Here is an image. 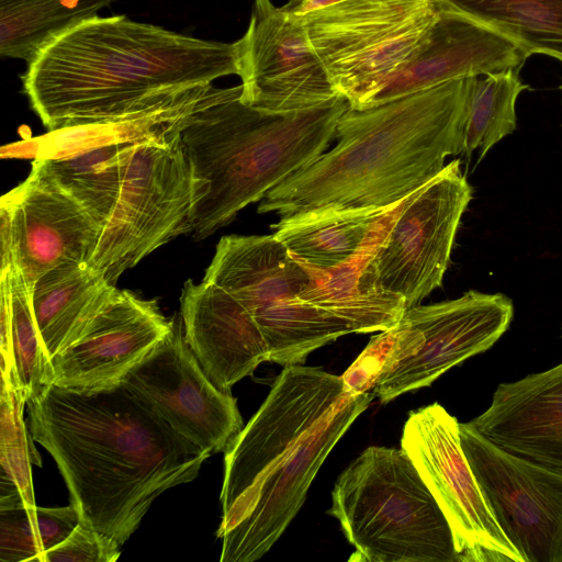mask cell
<instances>
[{
    "label": "cell",
    "instance_id": "obj_12",
    "mask_svg": "<svg viewBox=\"0 0 562 562\" xmlns=\"http://www.w3.org/2000/svg\"><path fill=\"white\" fill-rule=\"evenodd\" d=\"M347 394L341 376L316 367H283L260 408L225 450L223 516Z\"/></svg>",
    "mask_w": 562,
    "mask_h": 562
},
{
    "label": "cell",
    "instance_id": "obj_15",
    "mask_svg": "<svg viewBox=\"0 0 562 562\" xmlns=\"http://www.w3.org/2000/svg\"><path fill=\"white\" fill-rule=\"evenodd\" d=\"M513 315L506 295L474 290L454 300L407 308L403 318L420 333L422 345L413 357L381 375L372 393L386 404L429 386L452 367L490 349L508 329Z\"/></svg>",
    "mask_w": 562,
    "mask_h": 562
},
{
    "label": "cell",
    "instance_id": "obj_33",
    "mask_svg": "<svg viewBox=\"0 0 562 562\" xmlns=\"http://www.w3.org/2000/svg\"><path fill=\"white\" fill-rule=\"evenodd\" d=\"M396 337L395 326L373 336L359 357L341 375L353 395L373 391Z\"/></svg>",
    "mask_w": 562,
    "mask_h": 562
},
{
    "label": "cell",
    "instance_id": "obj_27",
    "mask_svg": "<svg viewBox=\"0 0 562 562\" xmlns=\"http://www.w3.org/2000/svg\"><path fill=\"white\" fill-rule=\"evenodd\" d=\"M515 41L528 56L562 61V0H435Z\"/></svg>",
    "mask_w": 562,
    "mask_h": 562
},
{
    "label": "cell",
    "instance_id": "obj_36",
    "mask_svg": "<svg viewBox=\"0 0 562 562\" xmlns=\"http://www.w3.org/2000/svg\"><path fill=\"white\" fill-rule=\"evenodd\" d=\"M561 329H562V327H561Z\"/></svg>",
    "mask_w": 562,
    "mask_h": 562
},
{
    "label": "cell",
    "instance_id": "obj_7",
    "mask_svg": "<svg viewBox=\"0 0 562 562\" xmlns=\"http://www.w3.org/2000/svg\"><path fill=\"white\" fill-rule=\"evenodd\" d=\"M437 15L435 0H340L293 21L337 93L366 109L418 55Z\"/></svg>",
    "mask_w": 562,
    "mask_h": 562
},
{
    "label": "cell",
    "instance_id": "obj_17",
    "mask_svg": "<svg viewBox=\"0 0 562 562\" xmlns=\"http://www.w3.org/2000/svg\"><path fill=\"white\" fill-rule=\"evenodd\" d=\"M11 211L13 265L32 293L47 271L66 262L89 263L102 228L36 164L2 200Z\"/></svg>",
    "mask_w": 562,
    "mask_h": 562
},
{
    "label": "cell",
    "instance_id": "obj_34",
    "mask_svg": "<svg viewBox=\"0 0 562 562\" xmlns=\"http://www.w3.org/2000/svg\"><path fill=\"white\" fill-rule=\"evenodd\" d=\"M0 244L1 267L0 276L10 270L13 265V225L10 207L1 201L0 207Z\"/></svg>",
    "mask_w": 562,
    "mask_h": 562
},
{
    "label": "cell",
    "instance_id": "obj_20",
    "mask_svg": "<svg viewBox=\"0 0 562 562\" xmlns=\"http://www.w3.org/2000/svg\"><path fill=\"white\" fill-rule=\"evenodd\" d=\"M469 423L498 447L562 471V363L499 384Z\"/></svg>",
    "mask_w": 562,
    "mask_h": 562
},
{
    "label": "cell",
    "instance_id": "obj_22",
    "mask_svg": "<svg viewBox=\"0 0 562 562\" xmlns=\"http://www.w3.org/2000/svg\"><path fill=\"white\" fill-rule=\"evenodd\" d=\"M203 280L225 290L251 313L274 301L301 296L310 278L271 234L223 236Z\"/></svg>",
    "mask_w": 562,
    "mask_h": 562
},
{
    "label": "cell",
    "instance_id": "obj_35",
    "mask_svg": "<svg viewBox=\"0 0 562 562\" xmlns=\"http://www.w3.org/2000/svg\"><path fill=\"white\" fill-rule=\"evenodd\" d=\"M560 88H561V90H562V86H561Z\"/></svg>",
    "mask_w": 562,
    "mask_h": 562
},
{
    "label": "cell",
    "instance_id": "obj_29",
    "mask_svg": "<svg viewBox=\"0 0 562 562\" xmlns=\"http://www.w3.org/2000/svg\"><path fill=\"white\" fill-rule=\"evenodd\" d=\"M26 403L22 391L1 383L0 509L36 506L31 464L41 459L23 418Z\"/></svg>",
    "mask_w": 562,
    "mask_h": 562
},
{
    "label": "cell",
    "instance_id": "obj_19",
    "mask_svg": "<svg viewBox=\"0 0 562 562\" xmlns=\"http://www.w3.org/2000/svg\"><path fill=\"white\" fill-rule=\"evenodd\" d=\"M180 315L187 342L213 384L232 386L270 361L267 341L248 310L218 285L183 284Z\"/></svg>",
    "mask_w": 562,
    "mask_h": 562
},
{
    "label": "cell",
    "instance_id": "obj_21",
    "mask_svg": "<svg viewBox=\"0 0 562 562\" xmlns=\"http://www.w3.org/2000/svg\"><path fill=\"white\" fill-rule=\"evenodd\" d=\"M407 198L376 221L356 254L336 266L318 268L292 255L310 278L301 297L344 319L352 333L383 331L394 327L407 310L405 301L394 294L371 291L366 285L363 271Z\"/></svg>",
    "mask_w": 562,
    "mask_h": 562
},
{
    "label": "cell",
    "instance_id": "obj_18",
    "mask_svg": "<svg viewBox=\"0 0 562 562\" xmlns=\"http://www.w3.org/2000/svg\"><path fill=\"white\" fill-rule=\"evenodd\" d=\"M438 15L414 60L371 102L375 106L441 83L520 68L529 57L512 38L436 2Z\"/></svg>",
    "mask_w": 562,
    "mask_h": 562
},
{
    "label": "cell",
    "instance_id": "obj_1",
    "mask_svg": "<svg viewBox=\"0 0 562 562\" xmlns=\"http://www.w3.org/2000/svg\"><path fill=\"white\" fill-rule=\"evenodd\" d=\"M26 407L33 440L55 460L79 522L120 547L159 495L193 481L212 456L123 384L97 392L52 384Z\"/></svg>",
    "mask_w": 562,
    "mask_h": 562
},
{
    "label": "cell",
    "instance_id": "obj_8",
    "mask_svg": "<svg viewBox=\"0 0 562 562\" xmlns=\"http://www.w3.org/2000/svg\"><path fill=\"white\" fill-rule=\"evenodd\" d=\"M374 397L372 392L345 395L222 516L216 532L221 562H254L271 549L301 509L329 452Z\"/></svg>",
    "mask_w": 562,
    "mask_h": 562
},
{
    "label": "cell",
    "instance_id": "obj_26",
    "mask_svg": "<svg viewBox=\"0 0 562 562\" xmlns=\"http://www.w3.org/2000/svg\"><path fill=\"white\" fill-rule=\"evenodd\" d=\"M113 0H0V54L32 63Z\"/></svg>",
    "mask_w": 562,
    "mask_h": 562
},
{
    "label": "cell",
    "instance_id": "obj_2",
    "mask_svg": "<svg viewBox=\"0 0 562 562\" xmlns=\"http://www.w3.org/2000/svg\"><path fill=\"white\" fill-rule=\"evenodd\" d=\"M239 69L237 41L201 40L114 15L58 37L22 81L34 112L56 132L126 121Z\"/></svg>",
    "mask_w": 562,
    "mask_h": 562
},
{
    "label": "cell",
    "instance_id": "obj_30",
    "mask_svg": "<svg viewBox=\"0 0 562 562\" xmlns=\"http://www.w3.org/2000/svg\"><path fill=\"white\" fill-rule=\"evenodd\" d=\"M79 524L75 507L20 506L0 509V562H41Z\"/></svg>",
    "mask_w": 562,
    "mask_h": 562
},
{
    "label": "cell",
    "instance_id": "obj_6",
    "mask_svg": "<svg viewBox=\"0 0 562 562\" xmlns=\"http://www.w3.org/2000/svg\"><path fill=\"white\" fill-rule=\"evenodd\" d=\"M189 115L128 143L116 203L88 263L112 284L160 246L192 232L193 206L209 186L194 178L182 145Z\"/></svg>",
    "mask_w": 562,
    "mask_h": 562
},
{
    "label": "cell",
    "instance_id": "obj_31",
    "mask_svg": "<svg viewBox=\"0 0 562 562\" xmlns=\"http://www.w3.org/2000/svg\"><path fill=\"white\" fill-rule=\"evenodd\" d=\"M11 288V356L18 390L26 400L53 384L52 360L35 322L31 293L20 270L8 271Z\"/></svg>",
    "mask_w": 562,
    "mask_h": 562
},
{
    "label": "cell",
    "instance_id": "obj_14",
    "mask_svg": "<svg viewBox=\"0 0 562 562\" xmlns=\"http://www.w3.org/2000/svg\"><path fill=\"white\" fill-rule=\"evenodd\" d=\"M237 44L243 102L286 113L340 97L313 50L305 27L271 0H254L248 27Z\"/></svg>",
    "mask_w": 562,
    "mask_h": 562
},
{
    "label": "cell",
    "instance_id": "obj_13",
    "mask_svg": "<svg viewBox=\"0 0 562 562\" xmlns=\"http://www.w3.org/2000/svg\"><path fill=\"white\" fill-rule=\"evenodd\" d=\"M122 384L176 431L211 454L225 451L243 418L231 393L216 387L189 347L182 319Z\"/></svg>",
    "mask_w": 562,
    "mask_h": 562
},
{
    "label": "cell",
    "instance_id": "obj_23",
    "mask_svg": "<svg viewBox=\"0 0 562 562\" xmlns=\"http://www.w3.org/2000/svg\"><path fill=\"white\" fill-rule=\"evenodd\" d=\"M117 292L102 272L83 262L57 266L35 282L32 307L50 360L90 330Z\"/></svg>",
    "mask_w": 562,
    "mask_h": 562
},
{
    "label": "cell",
    "instance_id": "obj_11",
    "mask_svg": "<svg viewBox=\"0 0 562 562\" xmlns=\"http://www.w3.org/2000/svg\"><path fill=\"white\" fill-rule=\"evenodd\" d=\"M484 498L524 562H562V471L512 453L460 423Z\"/></svg>",
    "mask_w": 562,
    "mask_h": 562
},
{
    "label": "cell",
    "instance_id": "obj_10",
    "mask_svg": "<svg viewBox=\"0 0 562 562\" xmlns=\"http://www.w3.org/2000/svg\"><path fill=\"white\" fill-rule=\"evenodd\" d=\"M401 448L443 512L460 562H524L484 498L454 416L438 403L412 412Z\"/></svg>",
    "mask_w": 562,
    "mask_h": 562
},
{
    "label": "cell",
    "instance_id": "obj_16",
    "mask_svg": "<svg viewBox=\"0 0 562 562\" xmlns=\"http://www.w3.org/2000/svg\"><path fill=\"white\" fill-rule=\"evenodd\" d=\"M172 326L173 319L161 313L157 300L119 290L90 330L52 358L53 384L80 392L116 387Z\"/></svg>",
    "mask_w": 562,
    "mask_h": 562
},
{
    "label": "cell",
    "instance_id": "obj_3",
    "mask_svg": "<svg viewBox=\"0 0 562 562\" xmlns=\"http://www.w3.org/2000/svg\"><path fill=\"white\" fill-rule=\"evenodd\" d=\"M452 80L340 116L327 153L259 201L280 220L322 210L389 209L462 154L470 80Z\"/></svg>",
    "mask_w": 562,
    "mask_h": 562
},
{
    "label": "cell",
    "instance_id": "obj_4",
    "mask_svg": "<svg viewBox=\"0 0 562 562\" xmlns=\"http://www.w3.org/2000/svg\"><path fill=\"white\" fill-rule=\"evenodd\" d=\"M241 85L216 88L181 127L195 179L207 194L192 211V236L203 240L250 203L321 156L349 103L342 97L312 109L274 113L241 101Z\"/></svg>",
    "mask_w": 562,
    "mask_h": 562
},
{
    "label": "cell",
    "instance_id": "obj_5",
    "mask_svg": "<svg viewBox=\"0 0 562 562\" xmlns=\"http://www.w3.org/2000/svg\"><path fill=\"white\" fill-rule=\"evenodd\" d=\"M328 514L357 562H460L450 525L402 449L369 447L338 476Z\"/></svg>",
    "mask_w": 562,
    "mask_h": 562
},
{
    "label": "cell",
    "instance_id": "obj_28",
    "mask_svg": "<svg viewBox=\"0 0 562 562\" xmlns=\"http://www.w3.org/2000/svg\"><path fill=\"white\" fill-rule=\"evenodd\" d=\"M520 68H510L470 80L462 155L479 150V161L517 127L515 104L528 89L519 79Z\"/></svg>",
    "mask_w": 562,
    "mask_h": 562
},
{
    "label": "cell",
    "instance_id": "obj_24",
    "mask_svg": "<svg viewBox=\"0 0 562 562\" xmlns=\"http://www.w3.org/2000/svg\"><path fill=\"white\" fill-rule=\"evenodd\" d=\"M87 125L104 142L90 143L70 153L40 157L33 162L75 200L103 229L116 203L128 143L140 137L136 121Z\"/></svg>",
    "mask_w": 562,
    "mask_h": 562
},
{
    "label": "cell",
    "instance_id": "obj_32",
    "mask_svg": "<svg viewBox=\"0 0 562 562\" xmlns=\"http://www.w3.org/2000/svg\"><path fill=\"white\" fill-rule=\"evenodd\" d=\"M120 548L110 537L79 522L65 540L42 555L41 562H114Z\"/></svg>",
    "mask_w": 562,
    "mask_h": 562
},
{
    "label": "cell",
    "instance_id": "obj_25",
    "mask_svg": "<svg viewBox=\"0 0 562 562\" xmlns=\"http://www.w3.org/2000/svg\"><path fill=\"white\" fill-rule=\"evenodd\" d=\"M392 207L313 211L279 220L272 228L291 255L314 267L329 268L356 254L376 221Z\"/></svg>",
    "mask_w": 562,
    "mask_h": 562
},
{
    "label": "cell",
    "instance_id": "obj_9",
    "mask_svg": "<svg viewBox=\"0 0 562 562\" xmlns=\"http://www.w3.org/2000/svg\"><path fill=\"white\" fill-rule=\"evenodd\" d=\"M472 188L454 159L411 194L367 265V286L419 305L442 284Z\"/></svg>",
    "mask_w": 562,
    "mask_h": 562
}]
</instances>
